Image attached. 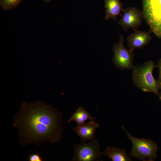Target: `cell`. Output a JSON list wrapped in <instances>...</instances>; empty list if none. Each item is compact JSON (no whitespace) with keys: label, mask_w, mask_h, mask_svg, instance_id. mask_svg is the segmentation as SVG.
<instances>
[{"label":"cell","mask_w":161,"mask_h":161,"mask_svg":"<svg viewBox=\"0 0 161 161\" xmlns=\"http://www.w3.org/2000/svg\"><path fill=\"white\" fill-rule=\"evenodd\" d=\"M14 118L23 145H38L47 141L54 143L62 138L61 114L51 105L40 101L23 102Z\"/></svg>","instance_id":"obj_1"},{"label":"cell","mask_w":161,"mask_h":161,"mask_svg":"<svg viewBox=\"0 0 161 161\" xmlns=\"http://www.w3.org/2000/svg\"><path fill=\"white\" fill-rule=\"evenodd\" d=\"M156 67L151 61L134 66L132 80L135 85L143 91L152 92L159 96L161 90L157 80L153 75V70Z\"/></svg>","instance_id":"obj_2"},{"label":"cell","mask_w":161,"mask_h":161,"mask_svg":"<svg viewBox=\"0 0 161 161\" xmlns=\"http://www.w3.org/2000/svg\"><path fill=\"white\" fill-rule=\"evenodd\" d=\"M127 137L132 142V146L130 156L143 161H153L157 157L158 150L157 144L153 141L143 138H138L132 136L122 126Z\"/></svg>","instance_id":"obj_3"},{"label":"cell","mask_w":161,"mask_h":161,"mask_svg":"<svg viewBox=\"0 0 161 161\" xmlns=\"http://www.w3.org/2000/svg\"><path fill=\"white\" fill-rule=\"evenodd\" d=\"M142 13L150 32L161 38V0H143Z\"/></svg>","instance_id":"obj_4"},{"label":"cell","mask_w":161,"mask_h":161,"mask_svg":"<svg viewBox=\"0 0 161 161\" xmlns=\"http://www.w3.org/2000/svg\"><path fill=\"white\" fill-rule=\"evenodd\" d=\"M124 37L120 35L119 39L112 49L114 56L112 62L114 65L121 70H131L134 67L133 52L127 49L124 44Z\"/></svg>","instance_id":"obj_5"},{"label":"cell","mask_w":161,"mask_h":161,"mask_svg":"<svg viewBox=\"0 0 161 161\" xmlns=\"http://www.w3.org/2000/svg\"><path fill=\"white\" fill-rule=\"evenodd\" d=\"M74 148V155L72 161L98 160L103 155L99 142L95 139L89 143L83 142L75 145Z\"/></svg>","instance_id":"obj_6"},{"label":"cell","mask_w":161,"mask_h":161,"mask_svg":"<svg viewBox=\"0 0 161 161\" xmlns=\"http://www.w3.org/2000/svg\"><path fill=\"white\" fill-rule=\"evenodd\" d=\"M121 16L118 24L125 31L130 29L137 30L141 25L143 18L142 12L134 7L123 9Z\"/></svg>","instance_id":"obj_7"},{"label":"cell","mask_w":161,"mask_h":161,"mask_svg":"<svg viewBox=\"0 0 161 161\" xmlns=\"http://www.w3.org/2000/svg\"><path fill=\"white\" fill-rule=\"evenodd\" d=\"M150 32L134 30L127 39L129 49L133 52L135 49H142L148 45L152 39Z\"/></svg>","instance_id":"obj_8"},{"label":"cell","mask_w":161,"mask_h":161,"mask_svg":"<svg viewBox=\"0 0 161 161\" xmlns=\"http://www.w3.org/2000/svg\"><path fill=\"white\" fill-rule=\"evenodd\" d=\"M99 124L92 121L83 125H77L73 127V131L80 137L82 143L88 141H92L95 139V133L99 127Z\"/></svg>","instance_id":"obj_9"},{"label":"cell","mask_w":161,"mask_h":161,"mask_svg":"<svg viewBox=\"0 0 161 161\" xmlns=\"http://www.w3.org/2000/svg\"><path fill=\"white\" fill-rule=\"evenodd\" d=\"M106 15L105 20H108L112 18L114 21L117 20L119 15H121V12L123 9L122 5L120 0H104Z\"/></svg>","instance_id":"obj_10"},{"label":"cell","mask_w":161,"mask_h":161,"mask_svg":"<svg viewBox=\"0 0 161 161\" xmlns=\"http://www.w3.org/2000/svg\"><path fill=\"white\" fill-rule=\"evenodd\" d=\"M102 154L111 159L112 161H131L125 150L114 147L107 146Z\"/></svg>","instance_id":"obj_11"},{"label":"cell","mask_w":161,"mask_h":161,"mask_svg":"<svg viewBox=\"0 0 161 161\" xmlns=\"http://www.w3.org/2000/svg\"><path fill=\"white\" fill-rule=\"evenodd\" d=\"M87 120H95L96 119L92 116L89 113L81 106H80L72 114L70 118L68 120L67 122L69 123L74 121L77 125H81L85 124L84 122Z\"/></svg>","instance_id":"obj_12"},{"label":"cell","mask_w":161,"mask_h":161,"mask_svg":"<svg viewBox=\"0 0 161 161\" xmlns=\"http://www.w3.org/2000/svg\"><path fill=\"white\" fill-rule=\"evenodd\" d=\"M22 0H0V6L5 10H9L16 7Z\"/></svg>","instance_id":"obj_13"},{"label":"cell","mask_w":161,"mask_h":161,"mask_svg":"<svg viewBox=\"0 0 161 161\" xmlns=\"http://www.w3.org/2000/svg\"><path fill=\"white\" fill-rule=\"evenodd\" d=\"M28 160L30 161H42L43 159L41 156L37 153L30 154Z\"/></svg>","instance_id":"obj_14"},{"label":"cell","mask_w":161,"mask_h":161,"mask_svg":"<svg viewBox=\"0 0 161 161\" xmlns=\"http://www.w3.org/2000/svg\"><path fill=\"white\" fill-rule=\"evenodd\" d=\"M156 67L158 68L159 71V77L157 81L161 90V59L158 61Z\"/></svg>","instance_id":"obj_15"},{"label":"cell","mask_w":161,"mask_h":161,"mask_svg":"<svg viewBox=\"0 0 161 161\" xmlns=\"http://www.w3.org/2000/svg\"><path fill=\"white\" fill-rule=\"evenodd\" d=\"M158 96L159 97V99L161 102V91L160 92V94Z\"/></svg>","instance_id":"obj_16"},{"label":"cell","mask_w":161,"mask_h":161,"mask_svg":"<svg viewBox=\"0 0 161 161\" xmlns=\"http://www.w3.org/2000/svg\"><path fill=\"white\" fill-rule=\"evenodd\" d=\"M44 1L46 2H49V1H51L52 0H43Z\"/></svg>","instance_id":"obj_17"}]
</instances>
